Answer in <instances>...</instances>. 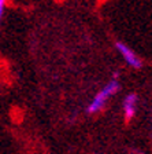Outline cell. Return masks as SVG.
<instances>
[{
	"instance_id": "obj_4",
	"label": "cell",
	"mask_w": 152,
	"mask_h": 154,
	"mask_svg": "<svg viewBox=\"0 0 152 154\" xmlns=\"http://www.w3.org/2000/svg\"><path fill=\"white\" fill-rule=\"evenodd\" d=\"M4 7H6V0H0V22H1V19H3Z\"/></svg>"
},
{
	"instance_id": "obj_3",
	"label": "cell",
	"mask_w": 152,
	"mask_h": 154,
	"mask_svg": "<svg viewBox=\"0 0 152 154\" xmlns=\"http://www.w3.org/2000/svg\"><path fill=\"white\" fill-rule=\"evenodd\" d=\"M137 102H139V95L134 92L127 94L124 99V114L125 120L127 122L132 121L136 116V109H137Z\"/></svg>"
},
{
	"instance_id": "obj_6",
	"label": "cell",
	"mask_w": 152,
	"mask_h": 154,
	"mask_svg": "<svg viewBox=\"0 0 152 154\" xmlns=\"http://www.w3.org/2000/svg\"><path fill=\"white\" fill-rule=\"evenodd\" d=\"M95 154H101V153H95Z\"/></svg>"
},
{
	"instance_id": "obj_2",
	"label": "cell",
	"mask_w": 152,
	"mask_h": 154,
	"mask_svg": "<svg viewBox=\"0 0 152 154\" xmlns=\"http://www.w3.org/2000/svg\"><path fill=\"white\" fill-rule=\"evenodd\" d=\"M115 48H117V51L119 52V55L124 58V61L130 67H133V69H141L143 67V61L140 59V57L129 45L125 44L124 42H117L115 43Z\"/></svg>"
},
{
	"instance_id": "obj_1",
	"label": "cell",
	"mask_w": 152,
	"mask_h": 154,
	"mask_svg": "<svg viewBox=\"0 0 152 154\" xmlns=\"http://www.w3.org/2000/svg\"><path fill=\"white\" fill-rule=\"evenodd\" d=\"M118 76H119V73L115 72V73L111 76V80L93 96V99L91 100V103L86 106V113H88V114H95V113L101 112V110L106 107L108 99H110L111 96H114L115 94L121 90V83H119Z\"/></svg>"
},
{
	"instance_id": "obj_5",
	"label": "cell",
	"mask_w": 152,
	"mask_h": 154,
	"mask_svg": "<svg viewBox=\"0 0 152 154\" xmlns=\"http://www.w3.org/2000/svg\"><path fill=\"white\" fill-rule=\"evenodd\" d=\"M130 154H143V151L137 149H130Z\"/></svg>"
}]
</instances>
